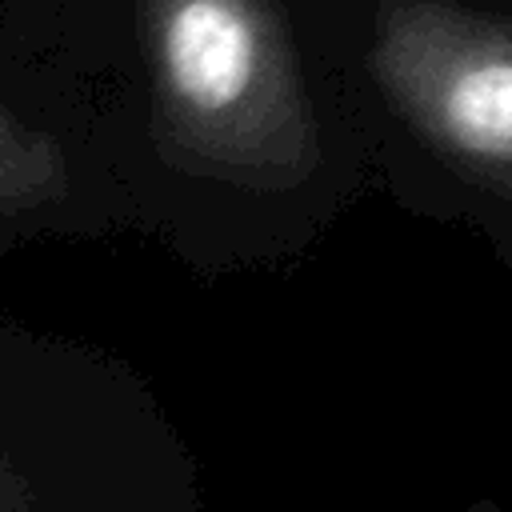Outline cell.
<instances>
[{"instance_id":"1","label":"cell","mask_w":512,"mask_h":512,"mask_svg":"<svg viewBox=\"0 0 512 512\" xmlns=\"http://www.w3.org/2000/svg\"><path fill=\"white\" fill-rule=\"evenodd\" d=\"M164 68L188 108L220 112L236 104L256 68L248 16L228 0H184L164 24Z\"/></svg>"},{"instance_id":"2","label":"cell","mask_w":512,"mask_h":512,"mask_svg":"<svg viewBox=\"0 0 512 512\" xmlns=\"http://www.w3.org/2000/svg\"><path fill=\"white\" fill-rule=\"evenodd\" d=\"M440 124L464 152L512 160V56H492L456 72L440 96Z\"/></svg>"}]
</instances>
